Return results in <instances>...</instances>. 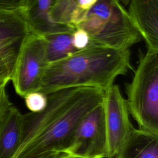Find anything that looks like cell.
<instances>
[{"instance_id": "9c48e42d", "label": "cell", "mask_w": 158, "mask_h": 158, "mask_svg": "<svg viewBox=\"0 0 158 158\" xmlns=\"http://www.w3.org/2000/svg\"><path fill=\"white\" fill-rule=\"evenodd\" d=\"M128 14L147 50L158 51V0H131Z\"/></svg>"}, {"instance_id": "ffe728a7", "label": "cell", "mask_w": 158, "mask_h": 158, "mask_svg": "<svg viewBox=\"0 0 158 158\" xmlns=\"http://www.w3.org/2000/svg\"><path fill=\"white\" fill-rule=\"evenodd\" d=\"M78 7L85 10H89L97 2L98 0H75Z\"/></svg>"}, {"instance_id": "9a60e30c", "label": "cell", "mask_w": 158, "mask_h": 158, "mask_svg": "<svg viewBox=\"0 0 158 158\" xmlns=\"http://www.w3.org/2000/svg\"><path fill=\"white\" fill-rule=\"evenodd\" d=\"M27 107L32 112H38L44 110L48 104V96L40 91H33L24 96Z\"/></svg>"}, {"instance_id": "6da1fadb", "label": "cell", "mask_w": 158, "mask_h": 158, "mask_svg": "<svg viewBox=\"0 0 158 158\" xmlns=\"http://www.w3.org/2000/svg\"><path fill=\"white\" fill-rule=\"evenodd\" d=\"M131 69L130 49L89 44L60 60L48 63L38 91L45 94L70 88L106 91Z\"/></svg>"}, {"instance_id": "2e32d148", "label": "cell", "mask_w": 158, "mask_h": 158, "mask_svg": "<svg viewBox=\"0 0 158 158\" xmlns=\"http://www.w3.org/2000/svg\"><path fill=\"white\" fill-rule=\"evenodd\" d=\"M72 44L77 50L85 48L89 44L90 38L88 33L80 27H76L72 33Z\"/></svg>"}, {"instance_id": "277c9868", "label": "cell", "mask_w": 158, "mask_h": 158, "mask_svg": "<svg viewBox=\"0 0 158 158\" xmlns=\"http://www.w3.org/2000/svg\"><path fill=\"white\" fill-rule=\"evenodd\" d=\"M125 93L130 115L139 129L158 136V51L140 52Z\"/></svg>"}, {"instance_id": "8fae6325", "label": "cell", "mask_w": 158, "mask_h": 158, "mask_svg": "<svg viewBox=\"0 0 158 158\" xmlns=\"http://www.w3.org/2000/svg\"><path fill=\"white\" fill-rule=\"evenodd\" d=\"M115 158H158V136L133 128Z\"/></svg>"}, {"instance_id": "e0dca14e", "label": "cell", "mask_w": 158, "mask_h": 158, "mask_svg": "<svg viewBox=\"0 0 158 158\" xmlns=\"http://www.w3.org/2000/svg\"><path fill=\"white\" fill-rule=\"evenodd\" d=\"M6 86H0V127L14 106L10 101L6 90Z\"/></svg>"}, {"instance_id": "5bb4252c", "label": "cell", "mask_w": 158, "mask_h": 158, "mask_svg": "<svg viewBox=\"0 0 158 158\" xmlns=\"http://www.w3.org/2000/svg\"><path fill=\"white\" fill-rule=\"evenodd\" d=\"M43 38L48 63L64 59L77 51L73 46L70 33H52Z\"/></svg>"}, {"instance_id": "ac0fdd59", "label": "cell", "mask_w": 158, "mask_h": 158, "mask_svg": "<svg viewBox=\"0 0 158 158\" xmlns=\"http://www.w3.org/2000/svg\"><path fill=\"white\" fill-rule=\"evenodd\" d=\"M14 67L0 60V86H6L11 80Z\"/></svg>"}, {"instance_id": "8992f818", "label": "cell", "mask_w": 158, "mask_h": 158, "mask_svg": "<svg viewBox=\"0 0 158 158\" xmlns=\"http://www.w3.org/2000/svg\"><path fill=\"white\" fill-rule=\"evenodd\" d=\"M62 152L83 158H107L103 102L80 121Z\"/></svg>"}, {"instance_id": "5b68a950", "label": "cell", "mask_w": 158, "mask_h": 158, "mask_svg": "<svg viewBox=\"0 0 158 158\" xmlns=\"http://www.w3.org/2000/svg\"><path fill=\"white\" fill-rule=\"evenodd\" d=\"M48 64L44 38L29 33L22 44L11 78L16 93L24 98L38 91Z\"/></svg>"}, {"instance_id": "30bf717a", "label": "cell", "mask_w": 158, "mask_h": 158, "mask_svg": "<svg viewBox=\"0 0 158 158\" xmlns=\"http://www.w3.org/2000/svg\"><path fill=\"white\" fill-rule=\"evenodd\" d=\"M56 0H23L22 12L30 33L38 36L56 33H72L76 28L56 24L49 17V13Z\"/></svg>"}, {"instance_id": "3957f363", "label": "cell", "mask_w": 158, "mask_h": 158, "mask_svg": "<svg viewBox=\"0 0 158 158\" xmlns=\"http://www.w3.org/2000/svg\"><path fill=\"white\" fill-rule=\"evenodd\" d=\"M77 27L88 33L89 44L117 49H130L141 39L120 0H98Z\"/></svg>"}, {"instance_id": "d6986e66", "label": "cell", "mask_w": 158, "mask_h": 158, "mask_svg": "<svg viewBox=\"0 0 158 158\" xmlns=\"http://www.w3.org/2000/svg\"><path fill=\"white\" fill-rule=\"evenodd\" d=\"M23 0H0V11L20 9Z\"/></svg>"}, {"instance_id": "7402d4cb", "label": "cell", "mask_w": 158, "mask_h": 158, "mask_svg": "<svg viewBox=\"0 0 158 158\" xmlns=\"http://www.w3.org/2000/svg\"><path fill=\"white\" fill-rule=\"evenodd\" d=\"M131 0H120V2L122 3V4L125 7V6H127L129 4Z\"/></svg>"}, {"instance_id": "603a6c76", "label": "cell", "mask_w": 158, "mask_h": 158, "mask_svg": "<svg viewBox=\"0 0 158 158\" xmlns=\"http://www.w3.org/2000/svg\"><path fill=\"white\" fill-rule=\"evenodd\" d=\"M64 158H83L81 157H77V156H70V155H67Z\"/></svg>"}, {"instance_id": "7a4b0ae2", "label": "cell", "mask_w": 158, "mask_h": 158, "mask_svg": "<svg viewBox=\"0 0 158 158\" xmlns=\"http://www.w3.org/2000/svg\"><path fill=\"white\" fill-rule=\"evenodd\" d=\"M104 91L82 87L73 102L35 139L18 147L11 158H40L51 152H62L80 121L103 102Z\"/></svg>"}, {"instance_id": "44dd1931", "label": "cell", "mask_w": 158, "mask_h": 158, "mask_svg": "<svg viewBox=\"0 0 158 158\" xmlns=\"http://www.w3.org/2000/svg\"><path fill=\"white\" fill-rule=\"evenodd\" d=\"M67 154L62 152H51L44 154L40 158H64Z\"/></svg>"}, {"instance_id": "ba28073f", "label": "cell", "mask_w": 158, "mask_h": 158, "mask_svg": "<svg viewBox=\"0 0 158 158\" xmlns=\"http://www.w3.org/2000/svg\"><path fill=\"white\" fill-rule=\"evenodd\" d=\"M29 33L21 9L0 11V60L14 67Z\"/></svg>"}, {"instance_id": "7c38bea8", "label": "cell", "mask_w": 158, "mask_h": 158, "mask_svg": "<svg viewBox=\"0 0 158 158\" xmlns=\"http://www.w3.org/2000/svg\"><path fill=\"white\" fill-rule=\"evenodd\" d=\"M22 114L13 106L0 127V158H11L20 137Z\"/></svg>"}, {"instance_id": "52a82bcc", "label": "cell", "mask_w": 158, "mask_h": 158, "mask_svg": "<svg viewBox=\"0 0 158 158\" xmlns=\"http://www.w3.org/2000/svg\"><path fill=\"white\" fill-rule=\"evenodd\" d=\"M103 106L107 136V158H115L134 128L126 99L117 85L104 91Z\"/></svg>"}, {"instance_id": "4fadbf2b", "label": "cell", "mask_w": 158, "mask_h": 158, "mask_svg": "<svg viewBox=\"0 0 158 158\" xmlns=\"http://www.w3.org/2000/svg\"><path fill=\"white\" fill-rule=\"evenodd\" d=\"M88 11L78 7L75 0H56L49 17L56 24L76 28L84 20Z\"/></svg>"}]
</instances>
